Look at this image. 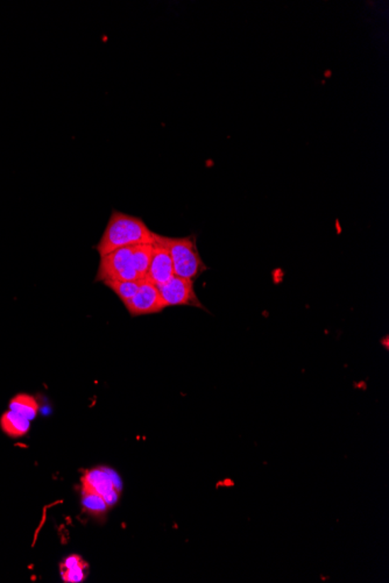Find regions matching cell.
Instances as JSON below:
<instances>
[{"label": "cell", "instance_id": "cell-2", "mask_svg": "<svg viewBox=\"0 0 389 583\" xmlns=\"http://www.w3.org/2000/svg\"><path fill=\"white\" fill-rule=\"evenodd\" d=\"M155 240L169 250L175 276L192 279L194 282V279L208 270L198 252L197 239L194 235L172 238L155 233Z\"/></svg>", "mask_w": 389, "mask_h": 583}, {"label": "cell", "instance_id": "cell-8", "mask_svg": "<svg viewBox=\"0 0 389 583\" xmlns=\"http://www.w3.org/2000/svg\"><path fill=\"white\" fill-rule=\"evenodd\" d=\"M89 566L80 555H70L61 565L62 579L65 582L77 583L88 575Z\"/></svg>", "mask_w": 389, "mask_h": 583}, {"label": "cell", "instance_id": "cell-7", "mask_svg": "<svg viewBox=\"0 0 389 583\" xmlns=\"http://www.w3.org/2000/svg\"><path fill=\"white\" fill-rule=\"evenodd\" d=\"M82 483H84L92 488L94 492H97L99 495L103 496L110 506L116 504L119 499V487L112 479V475L107 473L106 470H99V468L88 470L84 474Z\"/></svg>", "mask_w": 389, "mask_h": 583}, {"label": "cell", "instance_id": "cell-10", "mask_svg": "<svg viewBox=\"0 0 389 583\" xmlns=\"http://www.w3.org/2000/svg\"><path fill=\"white\" fill-rule=\"evenodd\" d=\"M153 243H141V245L132 246L134 270H136L140 282H143L147 279V272L150 270V259H152Z\"/></svg>", "mask_w": 389, "mask_h": 583}, {"label": "cell", "instance_id": "cell-9", "mask_svg": "<svg viewBox=\"0 0 389 583\" xmlns=\"http://www.w3.org/2000/svg\"><path fill=\"white\" fill-rule=\"evenodd\" d=\"M0 426L7 435L12 438L23 437L27 432L30 431L31 421L25 418L23 416L16 413V412H5L0 418Z\"/></svg>", "mask_w": 389, "mask_h": 583}, {"label": "cell", "instance_id": "cell-4", "mask_svg": "<svg viewBox=\"0 0 389 583\" xmlns=\"http://www.w3.org/2000/svg\"><path fill=\"white\" fill-rule=\"evenodd\" d=\"M167 308L168 306H194L205 310L194 292V281L174 276L165 284L158 285Z\"/></svg>", "mask_w": 389, "mask_h": 583}, {"label": "cell", "instance_id": "cell-5", "mask_svg": "<svg viewBox=\"0 0 389 583\" xmlns=\"http://www.w3.org/2000/svg\"><path fill=\"white\" fill-rule=\"evenodd\" d=\"M124 305L132 317L160 313L167 308L158 285L147 281L140 283L139 290L133 299Z\"/></svg>", "mask_w": 389, "mask_h": 583}, {"label": "cell", "instance_id": "cell-6", "mask_svg": "<svg viewBox=\"0 0 389 583\" xmlns=\"http://www.w3.org/2000/svg\"><path fill=\"white\" fill-rule=\"evenodd\" d=\"M174 276L175 274L169 250L155 240L153 243L152 259L150 270L147 272V282L155 285L165 284Z\"/></svg>", "mask_w": 389, "mask_h": 583}, {"label": "cell", "instance_id": "cell-11", "mask_svg": "<svg viewBox=\"0 0 389 583\" xmlns=\"http://www.w3.org/2000/svg\"><path fill=\"white\" fill-rule=\"evenodd\" d=\"M82 503H83L85 511L94 516L104 515L110 508L103 496L99 495L97 492H94L92 488L84 483L82 487Z\"/></svg>", "mask_w": 389, "mask_h": 583}, {"label": "cell", "instance_id": "cell-1", "mask_svg": "<svg viewBox=\"0 0 389 583\" xmlns=\"http://www.w3.org/2000/svg\"><path fill=\"white\" fill-rule=\"evenodd\" d=\"M154 240L155 233L141 218L114 210L94 250L99 256H104L126 247L152 243Z\"/></svg>", "mask_w": 389, "mask_h": 583}, {"label": "cell", "instance_id": "cell-12", "mask_svg": "<svg viewBox=\"0 0 389 583\" xmlns=\"http://www.w3.org/2000/svg\"><path fill=\"white\" fill-rule=\"evenodd\" d=\"M10 410L32 421L38 415L39 404L33 396L27 395V394H18L10 401Z\"/></svg>", "mask_w": 389, "mask_h": 583}, {"label": "cell", "instance_id": "cell-13", "mask_svg": "<svg viewBox=\"0 0 389 583\" xmlns=\"http://www.w3.org/2000/svg\"><path fill=\"white\" fill-rule=\"evenodd\" d=\"M139 281H109L103 284L118 296V299L123 301L124 304L133 299L140 288Z\"/></svg>", "mask_w": 389, "mask_h": 583}, {"label": "cell", "instance_id": "cell-3", "mask_svg": "<svg viewBox=\"0 0 389 583\" xmlns=\"http://www.w3.org/2000/svg\"><path fill=\"white\" fill-rule=\"evenodd\" d=\"M109 281H139L134 270L132 247L121 248L101 256L94 282L104 283Z\"/></svg>", "mask_w": 389, "mask_h": 583}]
</instances>
